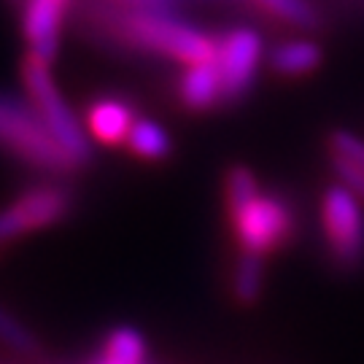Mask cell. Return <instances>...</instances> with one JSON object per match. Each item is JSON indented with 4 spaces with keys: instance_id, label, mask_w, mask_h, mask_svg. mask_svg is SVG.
Returning <instances> with one entry per match:
<instances>
[{
    "instance_id": "cell-10",
    "label": "cell",
    "mask_w": 364,
    "mask_h": 364,
    "mask_svg": "<svg viewBox=\"0 0 364 364\" xmlns=\"http://www.w3.org/2000/svg\"><path fill=\"white\" fill-rule=\"evenodd\" d=\"M138 119L132 117V108L127 103H122L117 97H103L95 105H90L87 111V130L95 135L100 144H127L132 124Z\"/></svg>"
},
{
    "instance_id": "cell-6",
    "label": "cell",
    "mask_w": 364,
    "mask_h": 364,
    "mask_svg": "<svg viewBox=\"0 0 364 364\" xmlns=\"http://www.w3.org/2000/svg\"><path fill=\"white\" fill-rule=\"evenodd\" d=\"M73 203L76 195L65 183H43L30 189L0 210V243L63 221L73 210Z\"/></svg>"
},
{
    "instance_id": "cell-20",
    "label": "cell",
    "mask_w": 364,
    "mask_h": 364,
    "mask_svg": "<svg viewBox=\"0 0 364 364\" xmlns=\"http://www.w3.org/2000/svg\"><path fill=\"white\" fill-rule=\"evenodd\" d=\"M97 364H114V362H105V359H100V362H97Z\"/></svg>"
},
{
    "instance_id": "cell-3",
    "label": "cell",
    "mask_w": 364,
    "mask_h": 364,
    "mask_svg": "<svg viewBox=\"0 0 364 364\" xmlns=\"http://www.w3.org/2000/svg\"><path fill=\"white\" fill-rule=\"evenodd\" d=\"M22 81H25V92L30 97V103L36 105L41 119L52 130L57 144L65 149V154L76 162V168L92 165L95 149H92L90 132L81 127L76 114L68 108L63 92L57 90V84H54L49 63L27 54L25 65H22Z\"/></svg>"
},
{
    "instance_id": "cell-16",
    "label": "cell",
    "mask_w": 364,
    "mask_h": 364,
    "mask_svg": "<svg viewBox=\"0 0 364 364\" xmlns=\"http://www.w3.org/2000/svg\"><path fill=\"white\" fill-rule=\"evenodd\" d=\"M254 3L267 14H273L275 19L299 30H318L324 25V16L311 0H254Z\"/></svg>"
},
{
    "instance_id": "cell-15",
    "label": "cell",
    "mask_w": 364,
    "mask_h": 364,
    "mask_svg": "<svg viewBox=\"0 0 364 364\" xmlns=\"http://www.w3.org/2000/svg\"><path fill=\"white\" fill-rule=\"evenodd\" d=\"M127 146L132 154L144 156V159H165L173 151V141L165 132V127H159L151 119H138L132 124L130 135H127Z\"/></svg>"
},
{
    "instance_id": "cell-5",
    "label": "cell",
    "mask_w": 364,
    "mask_h": 364,
    "mask_svg": "<svg viewBox=\"0 0 364 364\" xmlns=\"http://www.w3.org/2000/svg\"><path fill=\"white\" fill-rule=\"evenodd\" d=\"M230 219L240 251L257 257H267L287 246L294 232V213L287 200H281L278 195H259Z\"/></svg>"
},
{
    "instance_id": "cell-11",
    "label": "cell",
    "mask_w": 364,
    "mask_h": 364,
    "mask_svg": "<svg viewBox=\"0 0 364 364\" xmlns=\"http://www.w3.org/2000/svg\"><path fill=\"white\" fill-rule=\"evenodd\" d=\"M324 52L313 41H287L270 54V68L281 76H305L321 65Z\"/></svg>"
},
{
    "instance_id": "cell-12",
    "label": "cell",
    "mask_w": 364,
    "mask_h": 364,
    "mask_svg": "<svg viewBox=\"0 0 364 364\" xmlns=\"http://www.w3.org/2000/svg\"><path fill=\"white\" fill-rule=\"evenodd\" d=\"M149 353L146 335L135 326H114L103 340V356L105 362L114 364H144Z\"/></svg>"
},
{
    "instance_id": "cell-17",
    "label": "cell",
    "mask_w": 364,
    "mask_h": 364,
    "mask_svg": "<svg viewBox=\"0 0 364 364\" xmlns=\"http://www.w3.org/2000/svg\"><path fill=\"white\" fill-rule=\"evenodd\" d=\"M259 197V183L254 178V173L246 165H232L227 170L224 178V200H227V210L230 216L240 213L248 203H254Z\"/></svg>"
},
{
    "instance_id": "cell-2",
    "label": "cell",
    "mask_w": 364,
    "mask_h": 364,
    "mask_svg": "<svg viewBox=\"0 0 364 364\" xmlns=\"http://www.w3.org/2000/svg\"><path fill=\"white\" fill-rule=\"evenodd\" d=\"M0 149L22 165L52 176H65L76 170V162L57 144L36 105L6 92H0Z\"/></svg>"
},
{
    "instance_id": "cell-4",
    "label": "cell",
    "mask_w": 364,
    "mask_h": 364,
    "mask_svg": "<svg viewBox=\"0 0 364 364\" xmlns=\"http://www.w3.org/2000/svg\"><path fill=\"white\" fill-rule=\"evenodd\" d=\"M321 224L332 262L343 270H356L364 262L362 200L343 183H332L321 200Z\"/></svg>"
},
{
    "instance_id": "cell-1",
    "label": "cell",
    "mask_w": 364,
    "mask_h": 364,
    "mask_svg": "<svg viewBox=\"0 0 364 364\" xmlns=\"http://www.w3.org/2000/svg\"><path fill=\"white\" fill-rule=\"evenodd\" d=\"M103 30L124 49L162 54L183 65L216 60V36L203 33L200 27L183 22L170 11H108L103 16Z\"/></svg>"
},
{
    "instance_id": "cell-8",
    "label": "cell",
    "mask_w": 364,
    "mask_h": 364,
    "mask_svg": "<svg viewBox=\"0 0 364 364\" xmlns=\"http://www.w3.org/2000/svg\"><path fill=\"white\" fill-rule=\"evenodd\" d=\"M68 0H25L22 30L30 43V54L52 65L60 49V30L65 19Z\"/></svg>"
},
{
    "instance_id": "cell-19",
    "label": "cell",
    "mask_w": 364,
    "mask_h": 364,
    "mask_svg": "<svg viewBox=\"0 0 364 364\" xmlns=\"http://www.w3.org/2000/svg\"><path fill=\"white\" fill-rule=\"evenodd\" d=\"M329 149H332V154L348 156V159H353L356 165H362L364 168V141L362 138H356L353 132L335 130L332 135H329Z\"/></svg>"
},
{
    "instance_id": "cell-7",
    "label": "cell",
    "mask_w": 364,
    "mask_h": 364,
    "mask_svg": "<svg viewBox=\"0 0 364 364\" xmlns=\"http://www.w3.org/2000/svg\"><path fill=\"white\" fill-rule=\"evenodd\" d=\"M264 41L254 27H235L224 36H216V65L221 76V100H243L259 73Z\"/></svg>"
},
{
    "instance_id": "cell-14",
    "label": "cell",
    "mask_w": 364,
    "mask_h": 364,
    "mask_svg": "<svg viewBox=\"0 0 364 364\" xmlns=\"http://www.w3.org/2000/svg\"><path fill=\"white\" fill-rule=\"evenodd\" d=\"M264 289V257L257 254H240L232 273V294L240 305L259 302Z\"/></svg>"
},
{
    "instance_id": "cell-9",
    "label": "cell",
    "mask_w": 364,
    "mask_h": 364,
    "mask_svg": "<svg viewBox=\"0 0 364 364\" xmlns=\"http://www.w3.org/2000/svg\"><path fill=\"white\" fill-rule=\"evenodd\" d=\"M178 100L186 111L203 114L213 105H221V76L216 60L213 63H197L186 65L181 81H178Z\"/></svg>"
},
{
    "instance_id": "cell-18",
    "label": "cell",
    "mask_w": 364,
    "mask_h": 364,
    "mask_svg": "<svg viewBox=\"0 0 364 364\" xmlns=\"http://www.w3.org/2000/svg\"><path fill=\"white\" fill-rule=\"evenodd\" d=\"M332 170H335V176H338V183H343L348 192H353V195L364 203V168L362 165H356L348 156L332 154Z\"/></svg>"
},
{
    "instance_id": "cell-13",
    "label": "cell",
    "mask_w": 364,
    "mask_h": 364,
    "mask_svg": "<svg viewBox=\"0 0 364 364\" xmlns=\"http://www.w3.org/2000/svg\"><path fill=\"white\" fill-rule=\"evenodd\" d=\"M0 346H6L9 351L25 356V359H38L43 353L38 335L6 305H0Z\"/></svg>"
}]
</instances>
